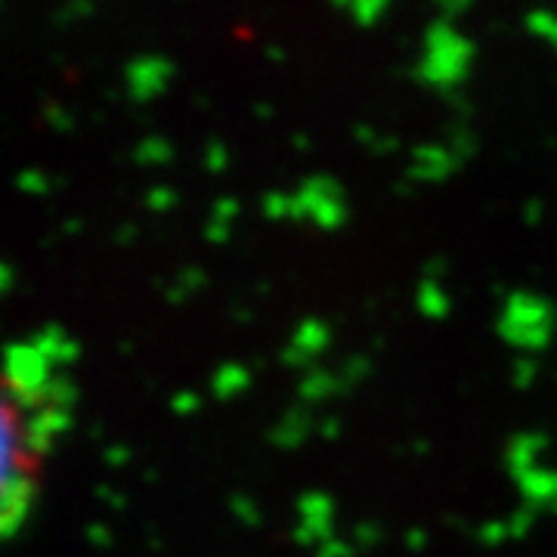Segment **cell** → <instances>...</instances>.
<instances>
[{"mask_svg": "<svg viewBox=\"0 0 557 557\" xmlns=\"http://www.w3.org/2000/svg\"><path fill=\"white\" fill-rule=\"evenodd\" d=\"M87 10H90V7H87V0H69V3L60 10L62 13L60 20H69V16H84Z\"/></svg>", "mask_w": 557, "mask_h": 557, "instance_id": "277c9868", "label": "cell"}, {"mask_svg": "<svg viewBox=\"0 0 557 557\" xmlns=\"http://www.w3.org/2000/svg\"><path fill=\"white\" fill-rule=\"evenodd\" d=\"M335 3H338V7H350L354 0H335Z\"/></svg>", "mask_w": 557, "mask_h": 557, "instance_id": "8992f818", "label": "cell"}, {"mask_svg": "<svg viewBox=\"0 0 557 557\" xmlns=\"http://www.w3.org/2000/svg\"><path fill=\"white\" fill-rule=\"evenodd\" d=\"M384 3H387V0H354V3H350V13H354V20L357 22L369 25V22L379 20Z\"/></svg>", "mask_w": 557, "mask_h": 557, "instance_id": "7a4b0ae2", "label": "cell"}, {"mask_svg": "<svg viewBox=\"0 0 557 557\" xmlns=\"http://www.w3.org/2000/svg\"><path fill=\"white\" fill-rule=\"evenodd\" d=\"M552 40H557V32H555V38H552Z\"/></svg>", "mask_w": 557, "mask_h": 557, "instance_id": "52a82bcc", "label": "cell"}, {"mask_svg": "<svg viewBox=\"0 0 557 557\" xmlns=\"http://www.w3.org/2000/svg\"><path fill=\"white\" fill-rule=\"evenodd\" d=\"M69 418V375L40 344L10 354L3 379V493L0 515L7 533L32 511L47 453Z\"/></svg>", "mask_w": 557, "mask_h": 557, "instance_id": "6da1fadb", "label": "cell"}, {"mask_svg": "<svg viewBox=\"0 0 557 557\" xmlns=\"http://www.w3.org/2000/svg\"><path fill=\"white\" fill-rule=\"evenodd\" d=\"M527 28L536 32V35H545V38H555L557 20L552 13H545V10H533V13L527 16Z\"/></svg>", "mask_w": 557, "mask_h": 557, "instance_id": "3957f363", "label": "cell"}, {"mask_svg": "<svg viewBox=\"0 0 557 557\" xmlns=\"http://www.w3.org/2000/svg\"><path fill=\"white\" fill-rule=\"evenodd\" d=\"M468 3H471V0H437L440 13H446V16H456V13H461Z\"/></svg>", "mask_w": 557, "mask_h": 557, "instance_id": "5b68a950", "label": "cell"}]
</instances>
